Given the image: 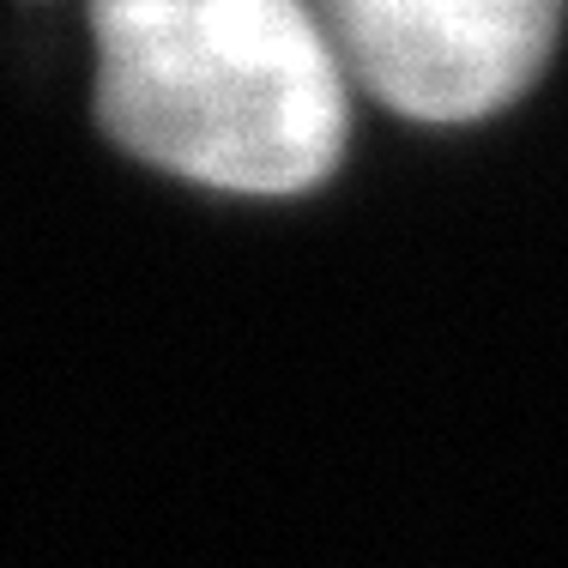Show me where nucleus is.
<instances>
[{"instance_id":"f257e3e1","label":"nucleus","mask_w":568,"mask_h":568,"mask_svg":"<svg viewBox=\"0 0 568 568\" xmlns=\"http://www.w3.org/2000/svg\"><path fill=\"white\" fill-rule=\"evenodd\" d=\"M98 121L230 194H303L345 158L351 85L308 0H91Z\"/></svg>"},{"instance_id":"f03ea898","label":"nucleus","mask_w":568,"mask_h":568,"mask_svg":"<svg viewBox=\"0 0 568 568\" xmlns=\"http://www.w3.org/2000/svg\"><path fill=\"white\" fill-rule=\"evenodd\" d=\"M345 85L412 121H478L550 61L562 0H308Z\"/></svg>"}]
</instances>
